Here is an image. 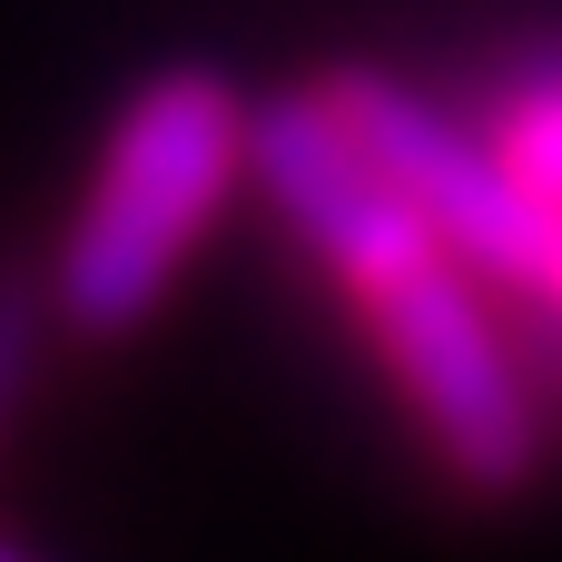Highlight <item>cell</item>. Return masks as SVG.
Listing matches in <instances>:
<instances>
[{
  "instance_id": "cell-1",
  "label": "cell",
  "mask_w": 562,
  "mask_h": 562,
  "mask_svg": "<svg viewBox=\"0 0 562 562\" xmlns=\"http://www.w3.org/2000/svg\"><path fill=\"white\" fill-rule=\"evenodd\" d=\"M257 188L277 198L286 237L326 267V286L356 306L366 356L395 385L435 474L484 504L524 494L543 474V395L504 326V296L356 138L326 79L257 99Z\"/></svg>"
},
{
  "instance_id": "cell-2",
  "label": "cell",
  "mask_w": 562,
  "mask_h": 562,
  "mask_svg": "<svg viewBox=\"0 0 562 562\" xmlns=\"http://www.w3.org/2000/svg\"><path fill=\"white\" fill-rule=\"evenodd\" d=\"M326 89L494 296L562 336V49H524L484 109L425 99L385 69H336Z\"/></svg>"
},
{
  "instance_id": "cell-3",
  "label": "cell",
  "mask_w": 562,
  "mask_h": 562,
  "mask_svg": "<svg viewBox=\"0 0 562 562\" xmlns=\"http://www.w3.org/2000/svg\"><path fill=\"white\" fill-rule=\"evenodd\" d=\"M237 168H257V109L217 69H158L148 89H128L79 188V217L59 237V277H49L59 326L138 336L178 286V267L198 257V237L217 227Z\"/></svg>"
},
{
  "instance_id": "cell-4",
  "label": "cell",
  "mask_w": 562,
  "mask_h": 562,
  "mask_svg": "<svg viewBox=\"0 0 562 562\" xmlns=\"http://www.w3.org/2000/svg\"><path fill=\"white\" fill-rule=\"evenodd\" d=\"M30 336H40V296L20 277H0V415L20 395V375H30Z\"/></svg>"
},
{
  "instance_id": "cell-5",
  "label": "cell",
  "mask_w": 562,
  "mask_h": 562,
  "mask_svg": "<svg viewBox=\"0 0 562 562\" xmlns=\"http://www.w3.org/2000/svg\"><path fill=\"white\" fill-rule=\"evenodd\" d=\"M0 562H30V553H10V543H0Z\"/></svg>"
}]
</instances>
